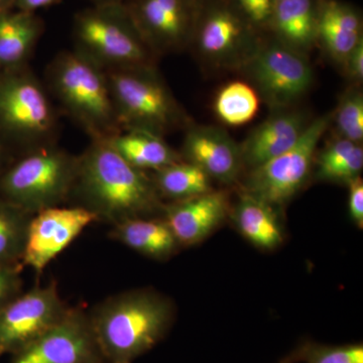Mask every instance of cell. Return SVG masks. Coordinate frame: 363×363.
<instances>
[{"label":"cell","mask_w":363,"mask_h":363,"mask_svg":"<svg viewBox=\"0 0 363 363\" xmlns=\"http://www.w3.org/2000/svg\"><path fill=\"white\" fill-rule=\"evenodd\" d=\"M112 226L140 218L160 207L159 193L145 171L125 161L107 140H91L78 156L71 200Z\"/></svg>","instance_id":"obj_1"},{"label":"cell","mask_w":363,"mask_h":363,"mask_svg":"<svg viewBox=\"0 0 363 363\" xmlns=\"http://www.w3.org/2000/svg\"><path fill=\"white\" fill-rule=\"evenodd\" d=\"M88 315L105 362L133 363L164 339L174 309L160 294L135 290L106 298Z\"/></svg>","instance_id":"obj_2"},{"label":"cell","mask_w":363,"mask_h":363,"mask_svg":"<svg viewBox=\"0 0 363 363\" xmlns=\"http://www.w3.org/2000/svg\"><path fill=\"white\" fill-rule=\"evenodd\" d=\"M45 74L48 91L91 140L121 133L106 72L73 50L57 55Z\"/></svg>","instance_id":"obj_3"},{"label":"cell","mask_w":363,"mask_h":363,"mask_svg":"<svg viewBox=\"0 0 363 363\" xmlns=\"http://www.w3.org/2000/svg\"><path fill=\"white\" fill-rule=\"evenodd\" d=\"M73 32L74 50L104 72L152 66V51L124 4L81 11Z\"/></svg>","instance_id":"obj_4"},{"label":"cell","mask_w":363,"mask_h":363,"mask_svg":"<svg viewBox=\"0 0 363 363\" xmlns=\"http://www.w3.org/2000/svg\"><path fill=\"white\" fill-rule=\"evenodd\" d=\"M78 173V156L54 143L35 147L2 177L7 203L35 214L70 201Z\"/></svg>","instance_id":"obj_5"},{"label":"cell","mask_w":363,"mask_h":363,"mask_svg":"<svg viewBox=\"0 0 363 363\" xmlns=\"http://www.w3.org/2000/svg\"><path fill=\"white\" fill-rule=\"evenodd\" d=\"M121 130L161 135L182 121V112L152 66L106 72Z\"/></svg>","instance_id":"obj_6"},{"label":"cell","mask_w":363,"mask_h":363,"mask_svg":"<svg viewBox=\"0 0 363 363\" xmlns=\"http://www.w3.org/2000/svg\"><path fill=\"white\" fill-rule=\"evenodd\" d=\"M0 78V126L32 149L54 143L58 116L49 91L25 66Z\"/></svg>","instance_id":"obj_7"},{"label":"cell","mask_w":363,"mask_h":363,"mask_svg":"<svg viewBox=\"0 0 363 363\" xmlns=\"http://www.w3.org/2000/svg\"><path fill=\"white\" fill-rule=\"evenodd\" d=\"M331 121V114L318 117L290 150L252 169L247 182V194L271 206L284 204L297 194L309 176L318 143Z\"/></svg>","instance_id":"obj_8"},{"label":"cell","mask_w":363,"mask_h":363,"mask_svg":"<svg viewBox=\"0 0 363 363\" xmlns=\"http://www.w3.org/2000/svg\"><path fill=\"white\" fill-rule=\"evenodd\" d=\"M57 286H35L0 310V355L16 354L58 324L69 311Z\"/></svg>","instance_id":"obj_9"},{"label":"cell","mask_w":363,"mask_h":363,"mask_svg":"<svg viewBox=\"0 0 363 363\" xmlns=\"http://www.w3.org/2000/svg\"><path fill=\"white\" fill-rule=\"evenodd\" d=\"M13 355V363H106L89 315L81 308H70L58 324Z\"/></svg>","instance_id":"obj_10"},{"label":"cell","mask_w":363,"mask_h":363,"mask_svg":"<svg viewBox=\"0 0 363 363\" xmlns=\"http://www.w3.org/2000/svg\"><path fill=\"white\" fill-rule=\"evenodd\" d=\"M98 221L96 215L78 205L48 208L33 214L21 264L42 272L83 230Z\"/></svg>","instance_id":"obj_11"},{"label":"cell","mask_w":363,"mask_h":363,"mask_svg":"<svg viewBox=\"0 0 363 363\" xmlns=\"http://www.w3.org/2000/svg\"><path fill=\"white\" fill-rule=\"evenodd\" d=\"M250 77L267 102L285 106L309 90L313 71L300 52L286 45L259 50L248 65Z\"/></svg>","instance_id":"obj_12"},{"label":"cell","mask_w":363,"mask_h":363,"mask_svg":"<svg viewBox=\"0 0 363 363\" xmlns=\"http://www.w3.org/2000/svg\"><path fill=\"white\" fill-rule=\"evenodd\" d=\"M124 4L152 52L179 49L194 33L196 0H130Z\"/></svg>","instance_id":"obj_13"},{"label":"cell","mask_w":363,"mask_h":363,"mask_svg":"<svg viewBox=\"0 0 363 363\" xmlns=\"http://www.w3.org/2000/svg\"><path fill=\"white\" fill-rule=\"evenodd\" d=\"M183 154L210 178L223 183H233L243 164L240 147L226 131L212 126L191 128L184 140Z\"/></svg>","instance_id":"obj_14"},{"label":"cell","mask_w":363,"mask_h":363,"mask_svg":"<svg viewBox=\"0 0 363 363\" xmlns=\"http://www.w3.org/2000/svg\"><path fill=\"white\" fill-rule=\"evenodd\" d=\"M228 200L210 192L181 200L164 209V219L179 245H193L206 238L225 219Z\"/></svg>","instance_id":"obj_15"},{"label":"cell","mask_w":363,"mask_h":363,"mask_svg":"<svg viewBox=\"0 0 363 363\" xmlns=\"http://www.w3.org/2000/svg\"><path fill=\"white\" fill-rule=\"evenodd\" d=\"M247 18L240 9L223 2L211 4L196 18L194 33L202 54L223 59L240 51L250 35Z\"/></svg>","instance_id":"obj_16"},{"label":"cell","mask_w":363,"mask_h":363,"mask_svg":"<svg viewBox=\"0 0 363 363\" xmlns=\"http://www.w3.org/2000/svg\"><path fill=\"white\" fill-rule=\"evenodd\" d=\"M308 124L306 117L295 111L269 117L241 145L243 164L255 169L284 154L300 140Z\"/></svg>","instance_id":"obj_17"},{"label":"cell","mask_w":363,"mask_h":363,"mask_svg":"<svg viewBox=\"0 0 363 363\" xmlns=\"http://www.w3.org/2000/svg\"><path fill=\"white\" fill-rule=\"evenodd\" d=\"M320 4L319 0L274 1L269 23L286 47L308 49L317 40Z\"/></svg>","instance_id":"obj_18"},{"label":"cell","mask_w":363,"mask_h":363,"mask_svg":"<svg viewBox=\"0 0 363 363\" xmlns=\"http://www.w3.org/2000/svg\"><path fill=\"white\" fill-rule=\"evenodd\" d=\"M319 38L334 58L345 62L362 40L359 16L336 0L322 2L318 18Z\"/></svg>","instance_id":"obj_19"},{"label":"cell","mask_w":363,"mask_h":363,"mask_svg":"<svg viewBox=\"0 0 363 363\" xmlns=\"http://www.w3.org/2000/svg\"><path fill=\"white\" fill-rule=\"evenodd\" d=\"M43 33L37 14L25 11H0V68L25 66Z\"/></svg>","instance_id":"obj_20"},{"label":"cell","mask_w":363,"mask_h":363,"mask_svg":"<svg viewBox=\"0 0 363 363\" xmlns=\"http://www.w3.org/2000/svg\"><path fill=\"white\" fill-rule=\"evenodd\" d=\"M111 236L131 250L156 259L171 257L179 245L166 221L143 217L116 224Z\"/></svg>","instance_id":"obj_21"},{"label":"cell","mask_w":363,"mask_h":363,"mask_svg":"<svg viewBox=\"0 0 363 363\" xmlns=\"http://www.w3.org/2000/svg\"><path fill=\"white\" fill-rule=\"evenodd\" d=\"M136 169H157L181 161V157L169 147L161 135L145 130H121L105 140Z\"/></svg>","instance_id":"obj_22"},{"label":"cell","mask_w":363,"mask_h":363,"mask_svg":"<svg viewBox=\"0 0 363 363\" xmlns=\"http://www.w3.org/2000/svg\"><path fill=\"white\" fill-rule=\"evenodd\" d=\"M234 219L242 235L255 247L272 250L283 242V233L272 206L247 193L236 206Z\"/></svg>","instance_id":"obj_23"},{"label":"cell","mask_w":363,"mask_h":363,"mask_svg":"<svg viewBox=\"0 0 363 363\" xmlns=\"http://www.w3.org/2000/svg\"><path fill=\"white\" fill-rule=\"evenodd\" d=\"M155 172L157 193L177 201L212 191L210 177L192 162L180 161Z\"/></svg>","instance_id":"obj_24"},{"label":"cell","mask_w":363,"mask_h":363,"mask_svg":"<svg viewBox=\"0 0 363 363\" xmlns=\"http://www.w3.org/2000/svg\"><path fill=\"white\" fill-rule=\"evenodd\" d=\"M317 177L323 180L350 182L363 168V149L345 138L334 140L318 157Z\"/></svg>","instance_id":"obj_25"},{"label":"cell","mask_w":363,"mask_h":363,"mask_svg":"<svg viewBox=\"0 0 363 363\" xmlns=\"http://www.w3.org/2000/svg\"><path fill=\"white\" fill-rule=\"evenodd\" d=\"M33 214L9 203H0V264L16 267L23 260Z\"/></svg>","instance_id":"obj_26"},{"label":"cell","mask_w":363,"mask_h":363,"mask_svg":"<svg viewBox=\"0 0 363 363\" xmlns=\"http://www.w3.org/2000/svg\"><path fill=\"white\" fill-rule=\"evenodd\" d=\"M259 98L257 91L247 83H229L224 86L215 99L217 116L228 125H242L257 116Z\"/></svg>","instance_id":"obj_27"},{"label":"cell","mask_w":363,"mask_h":363,"mask_svg":"<svg viewBox=\"0 0 363 363\" xmlns=\"http://www.w3.org/2000/svg\"><path fill=\"white\" fill-rule=\"evenodd\" d=\"M296 359L306 363H363L362 343L330 346L308 342L294 352Z\"/></svg>","instance_id":"obj_28"},{"label":"cell","mask_w":363,"mask_h":363,"mask_svg":"<svg viewBox=\"0 0 363 363\" xmlns=\"http://www.w3.org/2000/svg\"><path fill=\"white\" fill-rule=\"evenodd\" d=\"M341 138L359 143L363 138V97L359 91H350L341 100L335 116Z\"/></svg>","instance_id":"obj_29"},{"label":"cell","mask_w":363,"mask_h":363,"mask_svg":"<svg viewBox=\"0 0 363 363\" xmlns=\"http://www.w3.org/2000/svg\"><path fill=\"white\" fill-rule=\"evenodd\" d=\"M21 279L16 267L0 264V310L20 295Z\"/></svg>","instance_id":"obj_30"},{"label":"cell","mask_w":363,"mask_h":363,"mask_svg":"<svg viewBox=\"0 0 363 363\" xmlns=\"http://www.w3.org/2000/svg\"><path fill=\"white\" fill-rule=\"evenodd\" d=\"M235 2L241 13L252 23H269L274 7V0H235Z\"/></svg>","instance_id":"obj_31"},{"label":"cell","mask_w":363,"mask_h":363,"mask_svg":"<svg viewBox=\"0 0 363 363\" xmlns=\"http://www.w3.org/2000/svg\"><path fill=\"white\" fill-rule=\"evenodd\" d=\"M350 185V213L360 228L363 226V181L359 176L347 182Z\"/></svg>","instance_id":"obj_32"},{"label":"cell","mask_w":363,"mask_h":363,"mask_svg":"<svg viewBox=\"0 0 363 363\" xmlns=\"http://www.w3.org/2000/svg\"><path fill=\"white\" fill-rule=\"evenodd\" d=\"M346 68L351 77L362 81L363 78V42L359 43L345 60Z\"/></svg>","instance_id":"obj_33"},{"label":"cell","mask_w":363,"mask_h":363,"mask_svg":"<svg viewBox=\"0 0 363 363\" xmlns=\"http://www.w3.org/2000/svg\"><path fill=\"white\" fill-rule=\"evenodd\" d=\"M62 0H13V6L16 11H25V13H35L40 9L55 6Z\"/></svg>","instance_id":"obj_34"},{"label":"cell","mask_w":363,"mask_h":363,"mask_svg":"<svg viewBox=\"0 0 363 363\" xmlns=\"http://www.w3.org/2000/svg\"><path fill=\"white\" fill-rule=\"evenodd\" d=\"M94 6H101V4H124L126 0H91Z\"/></svg>","instance_id":"obj_35"},{"label":"cell","mask_w":363,"mask_h":363,"mask_svg":"<svg viewBox=\"0 0 363 363\" xmlns=\"http://www.w3.org/2000/svg\"><path fill=\"white\" fill-rule=\"evenodd\" d=\"M13 0H0V11H6L7 6H9V4H11L13 6Z\"/></svg>","instance_id":"obj_36"},{"label":"cell","mask_w":363,"mask_h":363,"mask_svg":"<svg viewBox=\"0 0 363 363\" xmlns=\"http://www.w3.org/2000/svg\"><path fill=\"white\" fill-rule=\"evenodd\" d=\"M297 362V359H296L295 355H294V353L292 355H290V357H286V359H284L283 362L281 363H295Z\"/></svg>","instance_id":"obj_37"},{"label":"cell","mask_w":363,"mask_h":363,"mask_svg":"<svg viewBox=\"0 0 363 363\" xmlns=\"http://www.w3.org/2000/svg\"><path fill=\"white\" fill-rule=\"evenodd\" d=\"M274 1H279V0H274Z\"/></svg>","instance_id":"obj_38"},{"label":"cell","mask_w":363,"mask_h":363,"mask_svg":"<svg viewBox=\"0 0 363 363\" xmlns=\"http://www.w3.org/2000/svg\"><path fill=\"white\" fill-rule=\"evenodd\" d=\"M196 1H198V0H196Z\"/></svg>","instance_id":"obj_39"}]
</instances>
